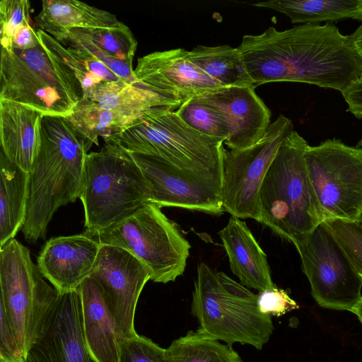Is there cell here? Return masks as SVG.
I'll use <instances>...</instances> for the list:
<instances>
[{
    "label": "cell",
    "mask_w": 362,
    "mask_h": 362,
    "mask_svg": "<svg viewBox=\"0 0 362 362\" xmlns=\"http://www.w3.org/2000/svg\"><path fill=\"white\" fill-rule=\"evenodd\" d=\"M238 49L255 86L300 82L342 92L361 74L350 35L333 23L269 27L243 37Z\"/></svg>",
    "instance_id": "cell-1"
},
{
    "label": "cell",
    "mask_w": 362,
    "mask_h": 362,
    "mask_svg": "<svg viewBox=\"0 0 362 362\" xmlns=\"http://www.w3.org/2000/svg\"><path fill=\"white\" fill-rule=\"evenodd\" d=\"M93 144L65 117H42L40 148L30 172L27 216L21 228L28 242L44 239L54 213L80 197L86 157Z\"/></svg>",
    "instance_id": "cell-2"
},
{
    "label": "cell",
    "mask_w": 362,
    "mask_h": 362,
    "mask_svg": "<svg viewBox=\"0 0 362 362\" xmlns=\"http://www.w3.org/2000/svg\"><path fill=\"white\" fill-rule=\"evenodd\" d=\"M308 146L291 131L280 144L259 189L261 223L294 245L325 221L307 169Z\"/></svg>",
    "instance_id": "cell-3"
},
{
    "label": "cell",
    "mask_w": 362,
    "mask_h": 362,
    "mask_svg": "<svg viewBox=\"0 0 362 362\" xmlns=\"http://www.w3.org/2000/svg\"><path fill=\"white\" fill-rule=\"evenodd\" d=\"M191 312L199 322L197 332L230 346L260 350L274 329L271 315L259 310L257 294L204 262L197 266Z\"/></svg>",
    "instance_id": "cell-4"
},
{
    "label": "cell",
    "mask_w": 362,
    "mask_h": 362,
    "mask_svg": "<svg viewBox=\"0 0 362 362\" xmlns=\"http://www.w3.org/2000/svg\"><path fill=\"white\" fill-rule=\"evenodd\" d=\"M86 157L80 199L86 230L114 225L152 203L150 185L130 152L111 139Z\"/></svg>",
    "instance_id": "cell-5"
},
{
    "label": "cell",
    "mask_w": 362,
    "mask_h": 362,
    "mask_svg": "<svg viewBox=\"0 0 362 362\" xmlns=\"http://www.w3.org/2000/svg\"><path fill=\"white\" fill-rule=\"evenodd\" d=\"M107 139L130 153L156 156L182 170L222 175L225 139L191 128L170 107L144 111L132 124Z\"/></svg>",
    "instance_id": "cell-6"
},
{
    "label": "cell",
    "mask_w": 362,
    "mask_h": 362,
    "mask_svg": "<svg viewBox=\"0 0 362 362\" xmlns=\"http://www.w3.org/2000/svg\"><path fill=\"white\" fill-rule=\"evenodd\" d=\"M83 96L80 82L40 41L26 50L1 49V100L66 117Z\"/></svg>",
    "instance_id": "cell-7"
},
{
    "label": "cell",
    "mask_w": 362,
    "mask_h": 362,
    "mask_svg": "<svg viewBox=\"0 0 362 362\" xmlns=\"http://www.w3.org/2000/svg\"><path fill=\"white\" fill-rule=\"evenodd\" d=\"M43 278L30 250L17 240L0 247V309L25 361L29 350L43 335L61 296Z\"/></svg>",
    "instance_id": "cell-8"
},
{
    "label": "cell",
    "mask_w": 362,
    "mask_h": 362,
    "mask_svg": "<svg viewBox=\"0 0 362 362\" xmlns=\"http://www.w3.org/2000/svg\"><path fill=\"white\" fill-rule=\"evenodd\" d=\"M85 233L100 245L119 247L133 254L156 283L175 281L182 275L191 248L175 223L154 203L106 228Z\"/></svg>",
    "instance_id": "cell-9"
},
{
    "label": "cell",
    "mask_w": 362,
    "mask_h": 362,
    "mask_svg": "<svg viewBox=\"0 0 362 362\" xmlns=\"http://www.w3.org/2000/svg\"><path fill=\"white\" fill-rule=\"evenodd\" d=\"M305 158L309 177L325 221H360L362 148L346 145L334 138L317 146L308 145Z\"/></svg>",
    "instance_id": "cell-10"
},
{
    "label": "cell",
    "mask_w": 362,
    "mask_h": 362,
    "mask_svg": "<svg viewBox=\"0 0 362 362\" xmlns=\"http://www.w3.org/2000/svg\"><path fill=\"white\" fill-rule=\"evenodd\" d=\"M293 130L292 121L280 115L252 146L243 150L224 148L221 187L226 211L261 223L260 187L280 144Z\"/></svg>",
    "instance_id": "cell-11"
},
{
    "label": "cell",
    "mask_w": 362,
    "mask_h": 362,
    "mask_svg": "<svg viewBox=\"0 0 362 362\" xmlns=\"http://www.w3.org/2000/svg\"><path fill=\"white\" fill-rule=\"evenodd\" d=\"M295 247L316 303L323 308L351 312L362 298V277L325 224Z\"/></svg>",
    "instance_id": "cell-12"
},
{
    "label": "cell",
    "mask_w": 362,
    "mask_h": 362,
    "mask_svg": "<svg viewBox=\"0 0 362 362\" xmlns=\"http://www.w3.org/2000/svg\"><path fill=\"white\" fill-rule=\"evenodd\" d=\"M130 153L150 185L152 203L215 215L225 211L221 177L182 170L156 156Z\"/></svg>",
    "instance_id": "cell-13"
},
{
    "label": "cell",
    "mask_w": 362,
    "mask_h": 362,
    "mask_svg": "<svg viewBox=\"0 0 362 362\" xmlns=\"http://www.w3.org/2000/svg\"><path fill=\"white\" fill-rule=\"evenodd\" d=\"M99 287L116 323L127 339L136 337L134 314L139 296L151 274L129 251L101 245L89 276Z\"/></svg>",
    "instance_id": "cell-14"
},
{
    "label": "cell",
    "mask_w": 362,
    "mask_h": 362,
    "mask_svg": "<svg viewBox=\"0 0 362 362\" xmlns=\"http://www.w3.org/2000/svg\"><path fill=\"white\" fill-rule=\"evenodd\" d=\"M189 51L177 48L140 57L134 70L139 83L181 103L223 86L192 63Z\"/></svg>",
    "instance_id": "cell-15"
},
{
    "label": "cell",
    "mask_w": 362,
    "mask_h": 362,
    "mask_svg": "<svg viewBox=\"0 0 362 362\" xmlns=\"http://www.w3.org/2000/svg\"><path fill=\"white\" fill-rule=\"evenodd\" d=\"M255 86H228L194 97L206 103L224 117L228 136L225 144L243 150L257 143L269 127L271 112L255 93Z\"/></svg>",
    "instance_id": "cell-16"
},
{
    "label": "cell",
    "mask_w": 362,
    "mask_h": 362,
    "mask_svg": "<svg viewBox=\"0 0 362 362\" xmlns=\"http://www.w3.org/2000/svg\"><path fill=\"white\" fill-rule=\"evenodd\" d=\"M25 362H93L87 350L78 289L61 294L43 335Z\"/></svg>",
    "instance_id": "cell-17"
},
{
    "label": "cell",
    "mask_w": 362,
    "mask_h": 362,
    "mask_svg": "<svg viewBox=\"0 0 362 362\" xmlns=\"http://www.w3.org/2000/svg\"><path fill=\"white\" fill-rule=\"evenodd\" d=\"M100 246L85 232L54 237L44 245L36 265L60 294L74 291L90 276Z\"/></svg>",
    "instance_id": "cell-18"
},
{
    "label": "cell",
    "mask_w": 362,
    "mask_h": 362,
    "mask_svg": "<svg viewBox=\"0 0 362 362\" xmlns=\"http://www.w3.org/2000/svg\"><path fill=\"white\" fill-rule=\"evenodd\" d=\"M83 337L93 362H119L126 337L108 309L96 283L90 277L78 288Z\"/></svg>",
    "instance_id": "cell-19"
},
{
    "label": "cell",
    "mask_w": 362,
    "mask_h": 362,
    "mask_svg": "<svg viewBox=\"0 0 362 362\" xmlns=\"http://www.w3.org/2000/svg\"><path fill=\"white\" fill-rule=\"evenodd\" d=\"M230 269L241 284L259 292L275 287L267 257L245 222L233 216L218 231Z\"/></svg>",
    "instance_id": "cell-20"
},
{
    "label": "cell",
    "mask_w": 362,
    "mask_h": 362,
    "mask_svg": "<svg viewBox=\"0 0 362 362\" xmlns=\"http://www.w3.org/2000/svg\"><path fill=\"white\" fill-rule=\"evenodd\" d=\"M42 117L33 108L0 99L1 151L28 173L39 151Z\"/></svg>",
    "instance_id": "cell-21"
},
{
    "label": "cell",
    "mask_w": 362,
    "mask_h": 362,
    "mask_svg": "<svg viewBox=\"0 0 362 362\" xmlns=\"http://www.w3.org/2000/svg\"><path fill=\"white\" fill-rule=\"evenodd\" d=\"M83 98L99 107L122 114L139 117L142 112L154 107L177 109L181 101L150 88L142 83L124 81L101 83L83 91Z\"/></svg>",
    "instance_id": "cell-22"
},
{
    "label": "cell",
    "mask_w": 362,
    "mask_h": 362,
    "mask_svg": "<svg viewBox=\"0 0 362 362\" xmlns=\"http://www.w3.org/2000/svg\"><path fill=\"white\" fill-rule=\"evenodd\" d=\"M38 29L54 39L77 28H116L124 23L115 15L76 0H43L35 18Z\"/></svg>",
    "instance_id": "cell-23"
},
{
    "label": "cell",
    "mask_w": 362,
    "mask_h": 362,
    "mask_svg": "<svg viewBox=\"0 0 362 362\" xmlns=\"http://www.w3.org/2000/svg\"><path fill=\"white\" fill-rule=\"evenodd\" d=\"M0 247L14 238L25 223L30 195V173L0 153Z\"/></svg>",
    "instance_id": "cell-24"
},
{
    "label": "cell",
    "mask_w": 362,
    "mask_h": 362,
    "mask_svg": "<svg viewBox=\"0 0 362 362\" xmlns=\"http://www.w3.org/2000/svg\"><path fill=\"white\" fill-rule=\"evenodd\" d=\"M252 5L284 13L291 23L300 25L345 19L362 22V0H270Z\"/></svg>",
    "instance_id": "cell-25"
},
{
    "label": "cell",
    "mask_w": 362,
    "mask_h": 362,
    "mask_svg": "<svg viewBox=\"0 0 362 362\" xmlns=\"http://www.w3.org/2000/svg\"><path fill=\"white\" fill-rule=\"evenodd\" d=\"M188 57L224 87L255 86L238 47L197 45L189 51Z\"/></svg>",
    "instance_id": "cell-26"
},
{
    "label": "cell",
    "mask_w": 362,
    "mask_h": 362,
    "mask_svg": "<svg viewBox=\"0 0 362 362\" xmlns=\"http://www.w3.org/2000/svg\"><path fill=\"white\" fill-rule=\"evenodd\" d=\"M37 34L41 43L73 73L83 92L101 83L123 81L105 62L88 51L65 47L40 29L37 30Z\"/></svg>",
    "instance_id": "cell-27"
},
{
    "label": "cell",
    "mask_w": 362,
    "mask_h": 362,
    "mask_svg": "<svg viewBox=\"0 0 362 362\" xmlns=\"http://www.w3.org/2000/svg\"><path fill=\"white\" fill-rule=\"evenodd\" d=\"M57 40L64 46L88 45L119 61L133 64L137 41L125 24L116 28H77L66 31Z\"/></svg>",
    "instance_id": "cell-28"
},
{
    "label": "cell",
    "mask_w": 362,
    "mask_h": 362,
    "mask_svg": "<svg viewBox=\"0 0 362 362\" xmlns=\"http://www.w3.org/2000/svg\"><path fill=\"white\" fill-rule=\"evenodd\" d=\"M65 117L79 133L96 145H98L99 137L104 140L110 138L139 118L103 109L83 98Z\"/></svg>",
    "instance_id": "cell-29"
},
{
    "label": "cell",
    "mask_w": 362,
    "mask_h": 362,
    "mask_svg": "<svg viewBox=\"0 0 362 362\" xmlns=\"http://www.w3.org/2000/svg\"><path fill=\"white\" fill-rule=\"evenodd\" d=\"M166 354L170 362H243L231 346L197 330L173 340Z\"/></svg>",
    "instance_id": "cell-30"
},
{
    "label": "cell",
    "mask_w": 362,
    "mask_h": 362,
    "mask_svg": "<svg viewBox=\"0 0 362 362\" xmlns=\"http://www.w3.org/2000/svg\"><path fill=\"white\" fill-rule=\"evenodd\" d=\"M175 112L185 123L196 131L226 140L228 136L226 122L213 106L192 98L182 103Z\"/></svg>",
    "instance_id": "cell-31"
},
{
    "label": "cell",
    "mask_w": 362,
    "mask_h": 362,
    "mask_svg": "<svg viewBox=\"0 0 362 362\" xmlns=\"http://www.w3.org/2000/svg\"><path fill=\"white\" fill-rule=\"evenodd\" d=\"M323 223L362 277V222L329 219Z\"/></svg>",
    "instance_id": "cell-32"
},
{
    "label": "cell",
    "mask_w": 362,
    "mask_h": 362,
    "mask_svg": "<svg viewBox=\"0 0 362 362\" xmlns=\"http://www.w3.org/2000/svg\"><path fill=\"white\" fill-rule=\"evenodd\" d=\"M1 49L10 50L16 30L31 24L30 3L28 0H1L0 1Z\"/></svg>",
    "instance_id": "cell-33"
},
{
    "label": "cell",
    "mask_w": 362,
    "mask_h": 362,
    "mask_svg": "<svg viewBox=\"0 0 362 362\" xmlns=\"http://www.w3.org/2000/svg\"><path fill=\"white\" fill-rule=\"evenodd\" d=\"M119 362H170L163 349L151 339L137 334L126 339L121 347Z\"/></svg>",
    "instance_id": "cell-34"
},
{
    "label": "cell",
    "mask_w": 362,
    "mask_h": 362,
    "mask_svg": "<svg viewBox=\"0 0 362 362\" xmlns=\"http://www.w3.org/2000/svg\"><path fill=\"white\" fill-rule=\"evenodd\" d=\"M257 303L262 313L276 317L299 308V305L290 297L287 291L276 286L259 292Z\"/></svg>",
    "instance_id": "cell-35"
},
{
    "label": "cell",
    "mask_w": 362,
    "mask_h": 362,
    "mask_svg": "<svg viewBox=\"0 0 362 362\" xmlns=\"http://www.w3.org/2000/svg\"><path fill=\"white\" fill-rule=\"evenodd\" d=\"M39 43L37 30L31 24L18 28L12 38L13 49L26 50L36 47Z\"/></svg>",
    "instance_id": "cell-36"
},
{
    "label": "cell",
    "mask_w": 362,
    "mask_h": 362,
    "mask_svg": "<svg viewBox=\"0 0 362 362\" xmlns=\"http://www.w3.org/2000/svg\"><path fill=\"white\" fill-rule=\"evenodd\" d=\"M341 93L347 104V112L354 115L362 110V77L354 81Z\"/></svg>",
    "instance_id": "cell-37"
},
{
    "label": "cell",
    "mask_w": 362,
    "mask_h": 362,
    "mask_svg": "<svg viewBox=\"0 0 362 362\" xmlns=\"http://www.w3.org/2000/svg\"><path fill=\"white\" fill-rule=\"evenodd\" d=\"M349 35L354 48L361 63V74L360 77H362V25H359L355 31Z\"/></svg>",
    "instance_id": "cell-38"
},
{
    "label": "cell",
    "mask_w": 362,
    "mask_h": 362,
    "mask_svg": "<svg viewBox=\"0 0 362 362\" xmlns=\"http://www.w3.org/2000/svg\"><path fill=\"white\" fill-rule=\"evenodd\" d=\"M351 313H353L358 317L362 325V298L353 308Z\"/></svg>",
    "instance_id": "cell-39"
},
{
    "label": "cell",
    "mask_w": 362,
    "mask_h": 362,
    "mask_svg": "<svg viewBox=\"0 0 362 362\" xmlns=\"http://www.w3.org/2000/svg\"><path fill=\"white\" fill-rule=\"evenodd\" d=\"M356 117L362 119V110L354 115Z\"/></svg>",
    "instance_id": "cell-40"
},
{
    "label": "cell",
    "mask_w": 362,
    "mask_h": 362,
    "mask_svg": "<svg viewBox=\"0 0 362 362\" xmlns=\"http://www.w3.org/2000/svg\"><path fill=\"white\" fill-rule=\"evenodd\" d=\"M357 147H361L362 148V138L360 139V141H358V144H357Z\"/></svg>",
    "instance_id": "cell-41"
},
{
    "label": "cell",
    "mask_w": 362,
    "mask_h": 362,
    "mask_svg": "<svg viewBox=\"0 0 362 362\" xmlns=\"http://www.w3.org/2000/svg\"><path fill=\"white\" fill-rule=\"evenodd\" d=\"M0 362H7L6 361H5L4 359L0 358Z\"/></svg>",
    "instance_id": "cell-42"
}]
</instances>
